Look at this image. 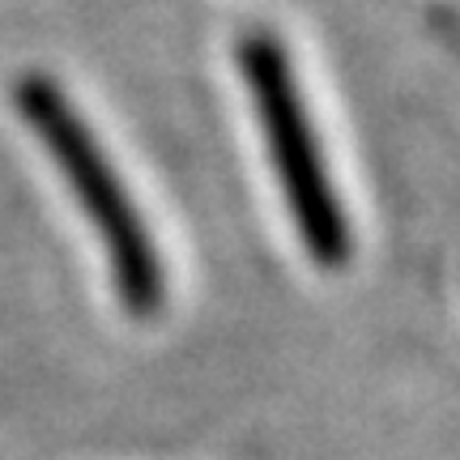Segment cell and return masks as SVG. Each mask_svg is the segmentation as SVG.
Masks as SVG:
<instances>
[{
	"instance_id": "1",
	"label": "cell",
	"mask_w": 460,
	"mask_h": 460,
	"mask_svg": "<svg viewBox=\"0 0 460 460\" xmlns=\"http://www.w3.org/2000/svg\"><path fill=\"white\" fill-rule=\"evenodd\" d=\"M17 111L39 132L51 163L60 166V175L68 180L77 205L85 209V217L99 230V239L107 243L124 307L137 315L158 312V303H163V264H158L154 239H149L137 205L124 192V180L115 175L111 158L102 154L90 124L82 119V111L43 73H26L17 82Z\"/></svg>"
},
{
	"instance_id": "2",
	"label": "cell",
	"mask_w": 460,
	"mask_h": 460,
	"mask_svg": "<svg viewBox=\"0 0 460 460\" xmlns=\"http://www.w3.org/2000/svg\"><path fill=\"white\" fill-rule=\"evenodd\" d=\"M239 68H243L256 124L269 146V163L278 166L281 192H286L303 243L324 269H341L349 261V222L324 171L312 115L303 107L281 39H273L269 31H252L239 43Z\"/></svg>"
}]
</instances>
